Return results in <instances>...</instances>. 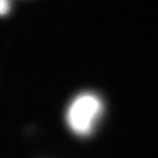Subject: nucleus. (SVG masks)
<instances>
[{"mask_svg":"<svg viewBox=\"0 0 158 158\" xmlns=\"http://www.w3.org/2000/svg\"><path fill=\"white\" fill-rule=\"evenodd\" d=\"M103 112V103L97 94L84 93L72 101L67 110L69 127L78 135L91 134Z\"/></svg>","mask_w":158,"mask_h":158,"instance_id":"nucleus-1","label":"nucleus"},{"mask_svg":"<svg viewBox=\"0 0 158 158\" xmlns=\"http://www.w3.org/2000/svg\"><path fill=\"white\" fill-rule=\"evenodd\" d=\"M10 1L9 0H0V15H4L9 11Z\"/></svg>","mask_w":158,"mask_h":158,"instance_id":"nucleus-2","label":"nucleus"}]
</instances>
